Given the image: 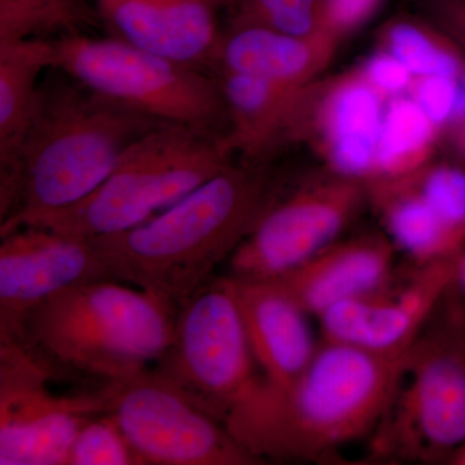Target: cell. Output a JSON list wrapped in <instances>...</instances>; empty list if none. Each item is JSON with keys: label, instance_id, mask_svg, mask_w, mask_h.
Masks as SVG:
<instances>
[{"label": "cell", "instance_id": "6da1fadb", "mask_svg": "<svg viewBox=\"0 0 465 465\" xmlns=\"http://www.w3.org/2000/svg\"><path fill=\"white\" fill-rule=\"evenodd\" d=\"M166 124L48 70L15 166L0 177V235L84 201L125 150Z\"/></svg>", "mask_w": 465, "mask_h": 465}, {"label": "cell", "instance_id": "7a4b0ae2", "mask_svg": "<svg viewBox=\"0 0 465 465\" xmlns=\"http://www.w3.org/2000/svg\"><path fill=\"white\" fill-rule=\"evenodd\" d=\"M282 188L272 161H232L173 206L91 240L113 280L179 308L229 260Z\"/></svg>", "mask_w": 465, "mask_h": 465}, {"label": "cell", "instance_id": "3957f363", "mask_svg": "<svg viewBox=\"0 0 465 465\" xmlns=\"http://www.w3.org/2000/svg\"><path fill=\"white\" fill-rule=\"evenodd\" d=\"M402 357L322 339L295 381L274 387L260 378L224 425L262 463L321 460L376 430Z\"/></svg>", "mask_w": 465, "mask_h": 465}, {"label": "cell", "instance_id": "277c9868", "mask_svg": "<svg viewBox=\"0 0 465 465\" xmlns=\"http://www.w3.org/2000/svg\"><path fill=\"white\" fill-rule=\"evenodd\" d=\"M176 308L116 280L63 290L33 309L16 341L56 378L99 387L157 365L173 336Z\"/></svg>", "mask_w": 465, "mask_h": 465}, {"label": "cell", "instance_id": "5b68a950", "mask_svg": "<svg viewBox=\"0 0 465 465\" xmlns=\"http://www.w3.org/2000/svg\"><path fill=\"white\" fill-rule=\"evenodd\" d=\"M234 157L224 137L162 125L125 150L108 179L84 201L30 225L84 241L128 231L183 200Z\"/></svg>", "mask_w": 465, "mask_h": 465}, {"label": "cell", "instance_id": "8992f818", "mask_svg": "<svg viewBox=\"0 0 465 465\" xmlns=\"http://www.w3.org/2000/svg\"><path fill=\"white\" fill-rule=\"evenodd\" d=\"M450 289L403 354L374 452L403 460H451L465 446V305Z\"/></svg>", "mask_w": 465, "mask_h": 465}, {"label": "cell", "instance_id": "52a82bcc", "mask_svg": "<svg viewBox=\"0 0 465 465\" xmlns=\"http://www.w3.org/2000/svg\"><path fill=\"white\" fill-rule=\"evenodd\" d=\"M52 41L56 69L85 87L168 124L228 136L225 97L213 73L112 35L78 34Z\"/></svg>", "mask_w": 465, "mask_h": 465}, {"label": "cell", "instance_id": "ba28073f", "mask_svg": "<svg viewBox=\"0 0 465 465\" xmlns=\"http://www.w3.org/2000/svg\"><path fill=\"white\" fill-rule=\"evenodd\" d=\"M153 370L224 424L262 378L229 275L208 280L176 309L173 341Z\"/></svg>", "mask_w": 465, "mask_h": 465}, {"label": "cell", "instance_id": "9c48e42d", "mask_svg": "<svg viewBox=\"0 0 465 465\" xmlns=\"http://www.w3.org/2000/svg\"><path fill=\"white\" fill-rule=\"evenodd\" d=\"M365 202V183L329 170L291 191L281 188L229 258V275L247 281L283 277L341 240Z\"/></svg>", "mask_w": 465, "mask_h": 465}, {"label": "cell", "instance_id": "30bf717a", "mask_svg": "<svg viewBox=\"0 0 465 465\" xmlns=\"http://www.w3.org/2000/svg\"><path fill=\"white\" fill-rule=\"evenodd\" d=\"M112 415L142 465H255L224 424L154 370L104 385Z\"/></svg>", "mask_w": 465, "mask_h": 465}, {"label": "cell", "instance_id": "8fae6325", "mask_svg": "<svg viewBox=\"0 0 465 465\" xmlns=\"http://www.w3.org/2000/svg\"><path fill=\"white\" fill-rule=\"evenodd\" d=\"M56 376L18 342H0V465H65L88 421L106 412L103 387L58 394Z\"/></svg>", "mask_w": 465, "mask_h": 465}, {"label": "cell", "instance_id": "7c38bea8", "mask_svg": "<svg viewBox=\"0 0 465 465\" xmlns=\"http://www.w3.org/2000/svg\"><path fill=\"white\" fill-rule=\"evenodd\" d=\"M458 259L414 265L400 284L393 278L375 292L329 309L318 317L322 339L381 356H403L457 282Z\"/></svg>", "mask_w": 465, "mask_h": 465}, {"label": "cell", "instance_id": "4fadbf2b", "mask_svg": "<svg viewBox=\"0 0 465 465\" xmlns=\"http://www.w3.org/2000/svg\"><path fill=\"white\" fill-rule=\"evenodd\" d=\"M113 280L90 241L41 225L0 235V342L16 341L27 314L69 287Z\"/></svg>", "mask_w": 465, "mask_h": 465}, {"label": "cell", "instance_id": "5bb4252c", "mask_svg": "<svg viewBox=\"0 0 465 465\" xmlns=\"http://www.w3.org/2000/svg\"><path fill=\"white\" fill-rule=\"evenodd\" d=\"M382 94L361 67L313 88L304 140L326 163V170L366 183L374 173L381 134Z\"/></svg>", "mask_w": 465, "mask_h": 465}, {"label": "cell", "instance_id": "9a60e30c", "mask_svg": "<svg viewBox=\"0 0 465 465\" xmlns=\"http://www.w3.org/2000/svg\"><path fill=\"white\" fill-rule=\"evenodd\" d=\"M228 0H94L112 36L211 73Z\"/></svg>", "mask_w": 465, "mask_h": 465}, {"label": "cell", "instance_id": "2e32d148", "mask_svg": "<svg viewBox=\"0 0 465 465\" xmlns=\"http://www.w3.org/2000/svg\"><path fill=\"white\" fill-rule=\"evenodd\" d=\"M215 75L228 109L225 143L235 155L273 161L284 146L302 142L314 84L295 87L241 73Z\"/></svg>", "mask_w": 465, "mask_h": 465}, {"label": "cell", "instance_id": "e0dca14e", "mask_svg": "<svg viewBox=\"0 0 465 465\" xmlns=\"http://www.w3.org/2000/svg\"><path fill=\"white\" fill-rule=\"evenodd\" d=\"M394 250L384 232L338 240L274 280L311 317L369 295L394 278Z\"/></svg>", "mask_w": 465, "mask_h": 465}, {"label": "cell", "instance_id": "ac0fdd59", "mask_svg": "<svg viewBox=\"0 0 465 465\" xmlns=\"http://www.w3.org/2000/svg\"><path fill=\"white\" fill-rule=\"evenodd\" d=\"M231 278L262 378L274 387L290 384L320 347L311 316L274 281Z\"/></svg>", "mask_w": 465, "mask_h": 465}, {"label": "cell", "instance_id": "d6986e66", "mask_svg": "<svg viewBox=\"0 0 465 465\" xmlns=\"http://www.w3.org/2000/svg\"><path fill=\"white\" fill-rule=\"evenodd\" d=\"M341 42L329 34L298 36L258 25H228L211 73H241L295 87L314 84Z\"/></svg>", "mask_w": 465, "mask_h": 465}, {"label": "cell", "instance_id": "ffe728a7", "mask_svg": "<svg viewBox=\"0 0 465 465\" xmlns=\"http://www.w3.org/2000/svg\"><path fill=\"white\" fill-rule=\"evenodd\" d=\"M367 202L381 217L385 234L414 265L455 258L465 250L424 200L411 177L367 183Z\"/></svg>", "mask_w": 465, "mask_h": 465}, {"label": "cell", "instance_id": "44dd1931", "mask_svg": "<svg viewBox=\"0 0 465 465\" xmlns=\"http://www.w3.org/2000/svg\"><path fill=\"white\" fill-rule=\"evenodd\" d=\"M52 39L0 45V177L15 166L32 122L42 76L56 69Z\"/></svg>", "mask_w": 465, "mask_h": 465}, {"label": "cell", "instance_id": "7402d4cb", "mask_svg": "<svg viewBox=\"0 0 465 465\" xmlns=\"http://www.w3.org/2000/svg\"><path fill=\"white\" fill-rule=\"evenodd\" d=\"M440 130L411 96H396L382 114L374 173L366 183L401 179L432 162Z\"/></svg>", "mask_w": 465, "mask_h": 465}, {"label": "cell", "instance_id": "603a6c76", "mask_svg": "<svg viewBox=\"0 0 465 465\" xmlns=\"http://www.w3.org/2000/svg\"><path fill=\"white\" fill-rule=\"evenodd\" d=\"M100 24L94 0H0V45L88 34Z\"/></svg>", "mask_w": 465, "mask_h": 465}, {"label": "cell", "instance_id": "cb8c5ba5", "mask_svg": "<svg viewBox=\"0 0 465 465\" xmlns=\"http://www.w3.org/2000/svg\"><path fill=\"white\" fill-rule=\"evenodd\" d=\"M379 42L381 50L399 58L414 76L464 78V52L423 16L391 18L381 27Z\"/></svg>", "mask_w": 465, "mask_h": 465}, {"label": "cell", "instance_id": "d4e9b609", "mask_svg": "<svg viewBox=\"0 0 465 465\" xmlns=\"http://www.w3.org/2000/svg\"><path fill=\"white\" fill-rule=\"evenodd\" d=\"M228 25H258L291 35L324 32L321 7L312 0H228Z\"/></svg>", "mask_w": 465, "mask_h": 465}, {"label": "cell", "instance_id": "484cf974", "mask_svg": "<svg viewBox=\"0 0 465 465\" xmlns=\"http://www.w3.org/2000/svg\"><path fill=\"white\" fill-rule=\"evenodd\" d=\"M410 177L446 228L465 247V168L430 162Z\"/></svg>", "mask_w": 465, "mask_h": 465}, {"label": "cell", "instance_id": "4316f807", "mask_svg": "<svg viewBox=\"0 0 465 465\" xmlns=\"http://www.w3.org/2000/svg\"><path fill=\"white\" fill-rule=\"evenodd\" d=\"M65 465H142L115 419L104 412L75 437Z\"/></svg>", "mask_w": 465, "mask_h": 465}, {"label": "cell", "instance_id": "83f0119b", "mask_svg": "<svg viewBox=\"0 0 465 465\" xmlns=\"http://www.w3.org/2000/svg\"><path fill=\"white\" fill-rule=\"evenodd\" d=\"M411 97L440 133L451 121L461 94V79L445 75L414 76Z\"/></svg>", "mask_w": 465, "mask_h": 465}, {"label": "cell", "instance_id": "f1b7e54d", "mask_svg": "<svg viewBox=\"0 0 465 465\" xmlns=\"http://www.w3.org/2000/svg\"><path fill=\"white\" fill-rule=\"evenodd\" d=\"M384 0H324L321 23L324 32L341 42L366 25Z\"/></svg>", "mask_w": 465, "mask_h": 465}, {"label": "cell", "instance_id": "f546056e", "mask_svg": "<svg viewBox=\"0 0 465 465\" xmlns=\"http://www.w3.org/2000/svg\"><path fill=\"white\" fill-rule=\"evenodd\" d=\"M370 84L381 92L382 96H400L410 90L414 75L399 60L387 51H379L360 66Z\"/></svg>", "mask_w": 465, "mask_h": 465}, {"label": "cell", "instance_id": "4dcf8cb0", "mask_svg": "<svg viewBox=\"0 0 465 465\" xmlns=\"http://www.w3.org/2000/svg\"><path fill=\"white\" fill-rule=\"evenodd\" d=\"M421 16L439 27L465 54V0H415Z\"/></svg>", "mask_w": 465, "mask_h": 465}, {"label": "cell", "instance_id": "1f68e13d", "mask_svg": "<svg viewBox=\"0 0 465 465\" xmlns=\"http://www.w3.org/2000/svg\"><path fill=\"white\" fill-rule=\"evenodd\" d=\"M445 130L450 134L452 145L465 157V75L461 79V94L457 112L446 125Z\"/></svg>", "mask_w": 465, "mask_h": 465}, {"label": "cell", "instance_id": "d6a6232c", "mask_svg": "<svg viewBox=\"0 0 465 465\" xmlns=\"http://www.w3.org/2000/svg\"><path fill=\"white\" fill-rule=\"evenodd\" d=\"M457 283L465 295V250L459 255L457 265Z\"/></svg>", "mask_w": 465, "mask_h": 465}, {"label": "cell", "instance_id": "836d02e7", "mask_svg": "<svg viewBox=\"0 0 465 465\" xmlns=\"http://www.w3.org/2000/svg\"><path fill=\"white\" fill-rule=\"evenodd\" d=\"M452 463L459 465H465V446L459 450L457 454L454 455V458L451 459Z\"/></svg>", "mask_w": 465, "mask_h": 465}, {"label": "cell", "instance_id": "e575fe53", "mask_svg": "<svg viewBox=\"0 0 465 465\" xmlns=\"http://www.w3.org/2000/svg\"><path fill=\"white\" fill-rule=\"evenodd\" d=\"M312 2H314L316 5H320V7H322L324 0H312Z\"/></svg>", "mask_w": 465, "mask_h": 465}]
</instances>
